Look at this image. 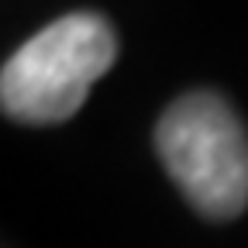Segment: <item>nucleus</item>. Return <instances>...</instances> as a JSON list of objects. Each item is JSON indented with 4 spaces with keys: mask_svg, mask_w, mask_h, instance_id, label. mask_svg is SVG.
Returning a JSON list of instances; mask_svg holds the SVG:
<instances>
[{
    "mask_svg": "<svg viewBox=\"0 0 248 248\" xmlns=\"http://www.w3.org/2000/svg\"><path fill=\"white\" fill-rule=\"evenodd\" d=\"M155 148L203 217L231 221L248 207V135L217 93H186L155 128Z\"/></svg>",
    "mask_w": 248,
    "mask_h": 248,
    "instance_id": "nucleus-2",
    "label": "nucleus"
},
{
    "mask_svg": "<svg viewBox=\"0 0 248 248\" xmlns=\"http://www.w3.org/2000/svg\"><path fill=\"white\" fill-rule=\"evenodd\" d=\"M117 59V38L100 14L76 11L28 38L0 73L4 114L24 124L73 117L90 86Z\"/></svg>",
    "mask_w": 248,
    "mask_h": 248,
    "instance_id": "nucleus-1",
    "label": "nucleus"
}]
</instances>
